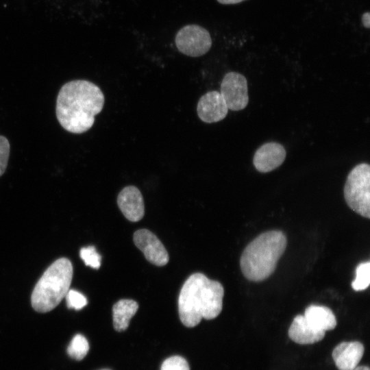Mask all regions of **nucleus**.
I'll return each instance as SVG.
<instances>
[{
    "label": "nucleus",
    "instance_id": "nucleus-1",
    "mask_svg": "<svg viewBox=\"0 0 370 370\" xmlns=\"http://www.w3.org/2000/svg\"><path fill=\"white\" fill-rule=\"evenodd\" d=\"M104 101L103 93L94 83L84 79L70 81L58 92L56 117L65 130L82 134L92 127Z\"/></svg>",
    "mask_w": 370,
    "mask_h": 370
},
{
    "label": "nucleus",
    "instance_id": "nucleus-2",
    "mask_svg": "<svg viewBox=\"0 0 370 370\" xmlns=\"http://www.w3.org/2000/svg\"><path fill=\"white\" fill-rule=\"evenodd\" d=\"M223 295L224 288L220 282L201 273L192 274L184 283L178 297L181 322L193 328L202 319L216 318L222 310Z\"/></svg>",
    "mask_w": 370,
    "mask_h": 370
},
{
    "label": "nucleus",
    "instance_id": "nucleus-3",
    "mask_svg": "<svg viewBox=\"0 0 370 370\" xmlns=\"http://www.w3.org/2000/svg\"><path fill=\"white\" fill-rule=\"evenodd\" d=\"M287 245L282 231L271 230L258 235L244 249L241 259V271L247 280L260 282L275 271Z\"/></svg>",
    "mask_w": 370,
    "mask_h": 370
},
{
    "label": "nucleus",
    "instance_id": "nucleus-4",
    "mask_svg": "<svg viewBox=\"0 0 370 370\" xmlns=\"http://www.w3.org/2000/svg\"><path fill=\"white\" fill-rule=\"evenodd\" d=\"M73 273L72 264L67 258H61L52 263L33 290V308L38 312H47L55 308L69 291Z\"/></svg>",
    "mask_w": 370,
    "mask_h": 370
},
{
    "label": "nucleus",
    "instance_id": "nucleus-5",
    "mask_svg": "<svg viewBox=\"0 0 370 370\" xmlns=\"http://www.w3.org/2000/svg\"><path fill=\"white\" fill-rule=\"evenodd\" d=\"M343 191L347 206L360 216L369 219V164H358L351 170L347 175Z\"/></svg>",
    "mask_w": 370,
    "mask_h": 370
},
{
    "label": "nucleus",
    "instance_id": "nucleus-6",
    "mask_svg": "<svg viewBox=\"0 0 370 370\" xmlns=\"http://www.w3.org/2000/svg\"><path fill=\"white\" fill-rule=\"evenodd\" d=\"M175 41L177 49L190 57L204 55L212 46V39L209 32L197 25L183 27L177 33Z\"/></svg>",
    "mask_w": 370,
    "mask_h": 370
},
{
    "label": "nucleus",
    "instance_id": "nucleus-7",
    "mask_svg": "<svg viewBox=\"0 0 370 370\" xmlns=\"http://www.w3.org/2000/svg\"><path fill=\"white\" fill-rule=\"evenodd\" d=\"M228 110L238 111L248 104V88L245 77L237 72L226 73L221 84V91Z\"/></svg>",
    "mask_w": 370,
    "mask_h": 370
},
{
    "label": "nucleus",
    "instance_id": "nucleus-8",
    "mask_svg": "<svg viewBox=\"0 0 370 370\" xmlns=\"http://www.w3.org/2000/svg\"><path fill=\"white\" fill-rule=\"evenodd\" d=\"M134 243L153 264L164 266L169 262V254L163 244L151 231L141 229L134 234Z\"/></svg>",
    "mask_w": 370,
    "mask_h": 370
},
{
    "label": "nucleus",
    "instance_id": "nucleus-9",
    "mask_svg": "<svg viewBox=\"0 0 370 370\" xmlns=\"http://www.w3.org/2000/svg\"><path fill=\"white\" fill-rule=\"evenodd\" d=\"M197 112L202 121L212 123L224 119L228 113V108L220 92L212 90L200 97Z\"/></svg>",
    "mask_w": 370,
    "mask_h": 370
},
{
    "label": "nucleus",
    "instance_id": "nucleus-10",
    "mask_svg": "<svg viewBox=\"0 0 370 370\" xmlns=\"http://www.w3.org/2000/svg\"><path fill=\"white\" fill-rule=\"evenodd\" d=\"M286 152L280 143L269 142L263 144L255 152L253 164L260 173H268L280 166L284 161Z\"/></svg>",
    "mask_w": 370,
    "mask_h": 370
},
{
    "label": "nucleus",
    "instance_id": "nucleus-11",
    "mask_svg": "<svg viewBox=\"0 0 370 370\" xmlns=\"http://www.w3.org/2000/svg\"><path fill=\"white\" fill-rule=\"evenodd\" d=\"M117 204L125 218L130 221H138L144 216L143 197L136 186L124 187L118 195Z\"/></svg>",
    "mask_w": 370,
    "mask_h": 370
},
{
    "label": "nucleus",
    "instance_id": "nucleus-12",
    "mask_svg": "<svg viewBox=\"0 0 370 370\" xmlns=\"http://www.w3.org/2000/svg\"><path fill=\"white\" fill-rule=\"evenodd\" d=\"M364 351L360 342H342L333 349L332 358L339 370H354L360 361Z\"/></svg>",
    "mask_w": 370,
    "mask_h": 370
},
{
    "label": "nucleus",
    "instance_id": "nucleus-13",
    "mask_svg": "<svg viewBox=\"0 0 370 370\" xmlns=\"http://www.w3.org/2000/svg\"><path fill=\"white\" fill-rule=\"evenodd\" d=\"M325 332L313 328L307 322L304 315L295 317L288 329L289 338L300 345L312 344L321 341Z\"/></svg>",
    "mask_w": 370,
    "mask_h": 370
},
{
    "label": "nucleus",
    "instance_id": "nucleus-14",
    "mask_svg": "<svg viewBox=\"0 0 370 370\" xmlns=\"http://www.w3.org/2000/svg\"><path fill=\"white\" fill-rule=\"evenodd\" d=\"M307 322L313 328L320 331L332 330L337 322L333 312L328 307L319 305H310L304 314Z\"/></svg>",
    "mask_w": 370,
    "mask_h": 370
},
{
    "label": "nucleus",
    "instance_id": "nucleus-15",
    "mask_svg": "<svg viewBox=\"0 0 370 370\" xmlns=\"http://www.w3.org/2000/svg\"><path fill=\"white\" fill-rule=\"evenodd\" d=\"M138 309V303L132 299H123L112 306L113 325L118 332L125 330L130 321Z\"/></svg>",
    "mask_w": 370,
    "mask_h": 370
},
{
    "label": "nucleus",
    "instance_id": "nucleus-16",
    "mask_svg": "<svg viewBox=\"0 0 370 370\" xmlns=\"http://www.w3.org/2000/svg\"><path fill=\"white\" fill-rule=\"evenodd\" d=\"M89 350V344L87 339L82 334H76L71 340L67 347L69 356L76 360H82Z\"/></svg>",
    "mask_w": 370,
    "mask_h": 370
},
{
    "label": "nucleus",
    "instance_id": "nucleus-17",
    "mask_svg": "<svg viewBox=\"0 0 370 370\" xmlns=\"http://www.w3.org/2000/svg\"><path fill=\"white\" fill-rule=\"evenodd\" d=\"M370 283V262H363L356 269V278L352 282V287L356 291L365 290Z\"/></svg>",
    "mask_w": 370,
    "mask_h": 370
},
{
    "label": "nucleus",
    "instance_id": "nucleus-18",
    "mask_svg": "<svg viewBox=\"0 0 370 370\" xmlns=\"http://www.w3.org/2000/svg\"><path fill=\"white\" fill-rule=\"evenodd\" d=\"M79 254L86 265L94 269H98L101 266V257L94 246L82 248Z\"/></svg>",
    "mask_w": 370,
    "mask_h": 370
},
{
    "label": "nucleus",
    "instance_id": "nucleus-19",
    "mask_svg": "<svg viewBox=\"0 0 370 370\" xmlns=\"http://www.w3.org/2000/svg\"><path fill=\"white\" fill-rule=\"evenodd\" d=\"M65 297L67 306L69 308L79 310L87 304L86 297L81 293L75 290H69Z\"/></svg>",
    "mask_w": 370,
    "mask_h": 370
},
{
    "label": "nucleus",
    "instance_id": "nucleus-20",
    "mask_svg": "<svg viewBox=\"0 0 370 370\" xmlns=\"http://www.w3.org/2000/svg\"><path fill=\"white\" fill-rule=\"evenodd\" d=\"M160 370H190V367L186 359L180 356H173L162 362Z\"/></svg>",
    "mask_w": 370,
    "mask_h": 370
},
{
    "label": "nucleus",
    "instance_id": "nucleus-21",
    "mask_svg": "<svg viewBox=\"0 0 370 370\" xmlns=\"http://www.w3.org/2000/svg\"><path fill=\"white\" fill-rule=\"evenodd\" d=\"M10 143L3 136L0 135V177L5 173L10 156Z\"/></svg>",
    "mask_w": 370,
    "mask_h": 370
},
{
    "label": "nucleus",
    "instance_id": "nucleus-22",
    "mask_svg": "<svg viewBox=\"0 0 370 370\" xmlns=\"http://www.w3.org/2000/svg\"><path fill=\"white\" fill-rule=\"evenodd\" d=\"M362 23L365 27H370V13L369 12H366L362 14Z\"/></svg>",
    "mask_w": 370,
    "mask_h": 370
},
{
    "label": "nucleus",
    "instance_id": "nucleus-23",
    "mask_svg": "<svg viewBox=\"0 0 370 370\" xmlns=\"http://www.w3.org/2000/svg\"><path fill=\"white\" fill-rule=\"evenodd\" d=\"M245 0H217L218 2L222 4H235L241 3Z\"/></svg>",
    "mask_w": 370,
    "mask_h": 370
},
{
    "label": "nucleus",
    "instance_id": "nucleus-24",
    "mask_svg": "<svg viewBox=\"0 0 370 370\" xmlns=\"http://www.w3.org/2000/svg\"><path fill=\"white\" fill-rule=\"evenodd\" d=\"M354 370H369V368L367 366H357Z\"/></svg>",
    "mask_w": 370,
    "mask_h": 370
},
{
    "label": "nucleus",
    "instance_id": "nucleus-25",
    "mask_svg": "<svg viewBox=\"0 0 370 370\" xmlns=\"http://www.w3.org/2000/svg\"><path fill=\"white\" fill-rule=\"evenodd\" d=\"M101 370H110V369H101Z\"/></svg>",
    "mask_w": 370,
    "mask_h": 370
}]
</instances>
